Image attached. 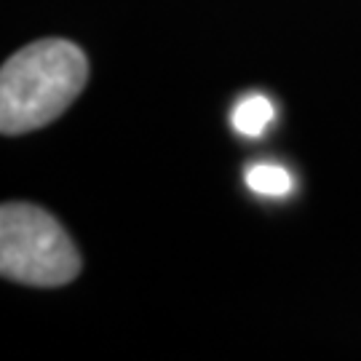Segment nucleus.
<instances>
[{"mask_svg": "<svg viewBox=\"0 0 361 361\" xmlns=\"http://www.w3.org/2000/svg\"><path fill=\"white\" fill-rule=\"evenodd\" d=\"M89 59L65 38H43L19 49L0 70V131L19 137L54 123L80 97Z\"/></svg>", "mask_w": 361, "mask_h": 361, "instance_id": "1", "label": "nucleus"}, {"mask_svg": "<svg viewBox=\"0 0 361 361\" xmlns=\"http://www.w3.org/2000/svg\"><path fill=\"white\" fill-rule=\"evenodd\" d=\"M80 268L75 241L54 214L25 201H6L0 207L3 279L54 289L75 281Z\"/></svg>", "mask_w": 361, "mask_h": 361, "instance_id": "2", "label": "nucleus"}, {"mask_svg": "<svg viewBox=\"0 0 361 361\" xmlns=\"http://www.w3.org/2000/svg\"><path fill=\"white\" fill-rule=\"evenodd\" d=\"M276 107L268 97L262 94H249L244 99H238V104L233 107V129L241 137H262L265 129L273 123Z\"/></svg>", "mask_w": 361, "mask_h": 361, "instance_id": "3", "label": "nucleus"}, {"mask_svg": "<svg viewBox=\"0 0 361 361\" xmlns=\"http://www.w3.org/2000/svg\"><path fill=\"white\" fill-rule=\"evenodd\" d=\"M246 185L257 195H268V198H284L292 193L295 182L292 174L279 164H255L246 169Z\"/></svg>", "mask_w": 361, "mask_h": 361, "instance_id": "4", "label": "nucleus"}]
</instances>
